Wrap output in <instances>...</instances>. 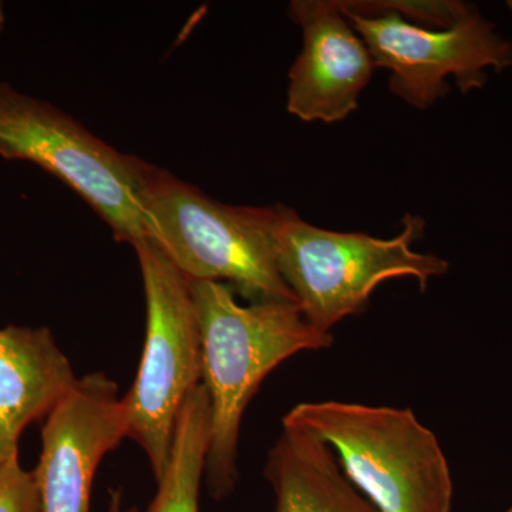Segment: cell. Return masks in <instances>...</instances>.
<instances>
[{"instance_id": "cell-4", "label": "cell", "mask_w": 512, "mask_h": 512, "mask_svg": "<svg viewBox=\"0 0 512 512\" xmlns=\"http://www.w3.org/2000/svg\"><path fill=\"white\" fill-rule=\"evenodd\" d=\"M424 227L423 218L407 214L402 232L390 239L328 231L282 205L276 232L279 274L308 322L332 333L340 320L365 311L382 282L413 276L424 291L431 278L447 274L448 262L440 256L413 251Z\"/></svg>"}, {"instance_id": "cell-12", "label": "cell", "mask_w": 512, "mask_h": 512, "mask_svg": "<svg viewBox=\"0 0 512 512\" xmlns=\"http://www.w3.org/2000/svg\"><path fill=\"white\" fill-rule=\"evenodd\" d=\"M210 440V399L201 383L184 404L170 461L163 476L157 480V494L147 512H200L198 500Z\"/></svg>"}, {"instance_id": "cell-2", "label": "cell", "mask_w": 512, "mask_h": 512, "mask_svg": "<svg viewBox=\"0 0 512 512\" xmlns=\"http://www.w3.org/2000/svg\"><path fill=\"white\" fill-rule=\"evenodd\" d=\"M140 197L148 238L188 281L227 282L251 303L296 302L276 262L282 205L222 204L150 163Z\"/></svg>"}, {"instance_id": "cell-14", "label": "cell", "mask_w": 512, "mask_h": 512, "mask_svg": "<svg viewBox=\"0 0 512 512\" xmlns=\"http://www.w3.org/2000/svg\"><path fill=\"white\" fill-rule=\"evenodd\" d=\"M0 512H43L35 471L20 466L19 457L0 461Z\"/></svg>"}, {"instance_id": "cell-16", "label": "cell", "mask_w": 512, "mask_h": 512, "mask_svg": "<svg viewBox=\"0 0 512 512\" xmlns=\"http://www.w3.org/2000/svg\"><path fill=\"white\" fill-rule=\"evenodd\" d=\"M6 26V12H5V3L0 0V33L5 30Z\"/></svg>"}, {"instance_id": "cell-8", "label": "cell", "mask_w": 512, "mask_h": 512, "mask_svg": "<svg viewBox=\"0 0 512 512\" xmlns=\"http://www.w3.org/2000/svg\"><path fill=\"white\" fill-rule=\"evenodd\" d=\"M127 434L119 386L103 372L77 380L43 424L35 470L43 512H90L97 468Z\"/></svg>"}, {"instance_id": "cell-15", "label": "cell", "mask_w": 512, "mask_h": 512, "mask_svg": "<svg viewBox=\"0 0 512 512\" xmlns=\"http://www.w3.org/2000/svg\"><path fill=\"white\" fill-rule=\"evenodd\" d=\"M109 512H138L134 505H126L120 493H114L109 498Z\"/></svg>"}, {"instance_id": "cell-5", "label": "cell", "mask_w": 512, "mask_h": 512, "mask_svg": "<svg viewBox=\"0 0 512 512\" xmlns=\"http://www.w3.org/2000/svg\"><path fill=\"white\" fill-rule=\"evenodd\" d=\"M0 157L28 161L72 188L131 247L148 238L146 161L121 153L49 101L0 83Z\"/></svg>"}, {"instance_id": "cell-9", "label": "cell", "mask_w": 512, "mask_h": 512, "mask_svg": "<svg viewBox=\"0 0 512 512\" xmlns=\"http://www.w3.org/2000/svg\"><path fill=\"white\" fill-rule=\"evenodd\" d=\"M303 47L289 72L286 109L302 121L336 123L359 106L375 62L336 0H295Z\"/></svg>"}, {"instance_id": "cell-11", "label": "cell", "mask_w": 512, "mask_h": 512, "mask_svg": "<svg viewBox=\"0 0 512 512\" xmlns=\"http://www.w3.org/2000/svg\"><path fill=\"white\" fill-rule=\"evenodd\" d=\"M265 477L275 493L276 512H379L343 474L332 450L298 427L284 424Z\"/></svg>"}, {"instance_id": "cell-7", "label": "cell", "mask_w": 512, "mask_h": 512, "mask_svg": "<svg viewBox=\"0 0 512 512\" xmlns=\"http://www.w3.org/2000/svg\"><path fill=\"white\" fill-rule=\"evenodd\" d=\"M342 13L362 37L375 66L392 72V93L419 110L447 96L448 76L467 94L483 89L487 69L500 73L512 67V42L478 9L450 29H426L392 10Z\"/></svg>"}, {"instance_id": "cell-10", "label": "cell", "mask_w": 512, "mask_h": 512, "mask_svg": "<svg viewBox=\"0 0 512 512\" xmlns=\"http://www.w3.org/2000/svg\"><path fill=\"white\" fill-rule=\"evenodd\" d=\"M77 380L49 328L0 329V461L19 457L26 427L46 420Z\"/></svg>"}, {"instance_id": "cell-3", "label": "cell", "mask_w": 512, "mask_h": 512, "mask_svg": "<svg viewBox=\"0 0 512 512\" xmlns=\"http://www.w3.org/2000/svg\"><path fill=\"white\" fill-rule=\"evenodd\" d=\"M282 423L309 431L379 512H451L446 454L413 410L336 402L296 404Z\"/></svg>"}, {"instance_id": "cell-6", "label": "cell", "mask_w": 512, "mask_h": 512, "mask_svg": "<svg viewBox=\"0 0 512 512\" xmlns=\"http://www.w3.org/2000/svg\"><path fill=\"white\" fill-rule=\"evenodd\" d=\"M133 248L143 275L147 328L136 380L121 400L127 412V439L143 448L160 480L184 404L201 384L200 329L191 282L153 239H143Z\"/></svg>"}, {"instance_id": "cell-17", "label": "cell", "mask_w": 512, "mask_h": 512, "mask_svg": "<svg viewBox=\"0 0 512 512\" xmlns=\"http://www.w3.org/2000/svg\"><path fill=\"white\" fill-rule=\"evenodd\" d=\"M507 8L510 9L512 12V0H510V2H507Z\"/></svg>"}, {"instance_id": "cell-1", "label": "cell", "mask_w": 512, "mask_h": 512, "mask_svg": "<svg viewBox=\"0 0 512 512\" xmlns=\"http://www.w3.org/2000/svg\"><path fill=\"white\" fill-rule=\"evenodd\" d=\"M201 340V383L211 409V440L205 480L215 500L238 483L242 419L266 376L301 352L329 349L332 333L322 332L292 301L239 305L232 286L191 282Z\"/></svg>"}, {"instance_id": "cell-13", "label": "cell", "mask_w": 512, "mask_h": 512, "mask_svg": "<svg viewBox=\"0 0 512 512\" xmlns=\"http://www.w3.org/2000/svg\"><path fill=\"white\" fill-rule=\"evenodd\" d=\"M336 5L342 12L353 13L392 10L404 19L409 18L437 29L453 28L478 9L460 0H336Z\"/></svg>"}, {"instance_id": "cell-18", "label": "cell", "mask_w": 512, "mask_h": 512, "mask_svg": "<svg viewBox=\"0 0 512 512\" xmlns=\"http://www.w3.org/2000/svg\"><path fill=\"white\" fill-rule=\"evenodd\" d=\"M507 512H512V507L510 508V510H508Z\"/></svg>"}]
</instances>
